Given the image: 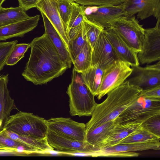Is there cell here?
Listing matches in <instances>:
<instances>
[{
  "instance_id": "cell-1",
  "label": "cell",
  "mask_w": 160,
  "mask_h": 160,
  "mask_svg": "<svg viewBox=\"0 0 160 160\" xmlns=\"http://www.w3.org/2000/svg\"><path fill=\"white\" fill-rule=\"evenodd\" d=\"M31 52L22 75L36 85L45 84L62 75L68 68L45 33L30 43Z\"/></svg>"
},
{
  "instance_id": "cell-2",
  "label": "cell",
  "mask_w": 160,
  "mask_h": 160,
  "mask_svg": "<svg viewBox=\"0 0 160 160\" xmlns=\"http://www.w3.org/2000/svg\"><path fill=\"white\" fill-rule=\"evenodd\" d=\"M142 91L126 80L109 92L104 101L97 103L91 118L85 124L86 131L116 119L137 99Z\"/></svg>"
},
{
  "instance_id": "cell-3",
  "label": "cell",
  "mask_w": 160,
  "mask_h": 160,
  "mask_svg": "<svg viewBox=\"0 0 160 160\" xmlns=\"http://www.w3.org/2000/svg\"><path fill=\"white\" fill-rule=\"evenodd\" d=\"M66 92L69 98V112L71 116H91L97 103L95 100V96L85 83L81 74L74 68L71 82Z\"/></svg>"
},
{
  "instance_id": "cell-4",
  "label": "cell",
  "mask_w": 160,
  "mask_h": 160,
  "mask_svg": "<svg viewBox=\"0 0 160 160\" xmlns=\"http://www.w3.org/2000/svg\"><path fill=\"white\" fill-rule=\"evenodd\" d=\"M5 129L19 135L38 139L46 138L47 120L30 112L19 111L10 115Z\"/></svg>"
},
{
  "instance_id": "cell-5",
  "label": "cell",
  "mask_w": 160,
  "mask_h": 160,
  "mask_svg": "<svg viewBox=\"0 0 160 160\" xmlns=\"http://www.w3.org/2000/svg\"><path fill=\"white\" fill-rule=\"evenodd\" d=\"M109 28L138 53L141 50L145 29L134 15L118 18L111 22Z\"/></svg>"
},
{
  "instance_id": "cell-6",
  "label": "cell",
  "mask_w": 160,
  "mask_h": 160,
  "mask_svg": "<svg viewBox=\"0 0 160 160\" xmlns=\"http://www.w3.org/2000/svg\"><path fill=\"white\" fill-rule=\"evenodd\" d=\"M128 63L118 59L105 68L96 96L100 100L109 92L122 84L132 69Z\"/></svg>"
},
{
  "instance_id": "cell-7",
  "label": "cell",
  "mask_w": 160,
  "mask_h": 160,
  "mask_svg": "<svg viewBox=\"0 0 160 160\" xmlns=\"http://www.w3.org/2000/svg\"><path fill=\"white\" fill-rule=\"evenodd\" d=\"M160 114V101L140 96L119 116L120 123H142L150 118Z\"/></svg>"
},
{
  "instance_id": "cell-8",
  "label": "cell",
  "mask_w": 160,
  "mask_h": 160,
  "mask_svg": "<svg viewBox=\"0 0 160 160\" xmlns=\"http://www.w3.org/2000/svg\"><path fill=\"white\" fill-rule=\"evenodd\" d=\"M139 64H148L160 59V18L155 26L144 29L141 50L137 54Z\"/></svg>"
},
{
  "instance_id": "cell-9",
  "label": "cell",
  "mask_w": 160,
  "mask_h": 160,
  "mask_svg": "<svg viewBox=\"0 0 160 160\" xmlns=\"http://www.w3.org/2000/svg\"><path fill=\"white\" fill-rule=\"evenodd\" d=\"M84 16L88 21L104 29L109 28L112 21L128 15L122 4L117 5L85 6Z\"/></svg>"
},
{
  "instance_id": "cell-10",
  "label": "cell",
  "mask_w": 160,
  "mask_h": 160,
  "mask_svg": "<svg viewBox=\"0 0 160 160\" xmlns=\"http://www.w3.org/2000/svg\"><path fill=\"white\" fill-rule=\"evenodd\" d=\"M46 138L53 149L66 153H81L91 156L94 148L85 141H79L67 138L48 129Z\"/></svg>"
},
{
  "instance_id": "cell-11",
  "label": "cell",
  "mask_w": 160,
  "mask_h": 160,
  "mask_svg": "<svg viewBox=\"0 0 160 160\" xmlns=\"http://www.w3.org/2000/svg\"><path fill=\"white\" fill-rule=\"evenodd\" d=\"M132 77L127 81L129 83L142 90L160 85V62L144 67L131 66Z\"/></svg>"
},
{
  "instance_id": "cell-12",
  "label": "cell",
  "mask_w": 160,
  "mask_h": 160,
  "mask_svg": "<svg viewBox=\"0 0 160 160\" xmlns=\"http://www.w3.org/2000/svg\"><path fill=\"white\" fill-rule=\"evenodd\" d=\"M48 129L74 140L85 141L86 124L70 118H54L47 120Z\"/></svg>"
},
{
  "instance_id": "cell-13",
  "label": "cell",
  "mask_w": 160,
  "mask_h": 160,
  "mask_svg": "<svg viewBox=\"0 0 160 160\" xmlns=\"http://www.w3.org/2000/svg\"><path fill=\"white\" fill-rule=\"evenodd\" d=\"M118 59L111 44L103 31L92 49L91 66L98 65L104 69Z\"/></svg>"
},
{
  "instance_id": "cell-14",
  "label": "cell",
  "mask_w": 160,
  "mask_h": 160,
  "mask_svg": "<svg viewBox=\"0 0 160 160\" xmlns=\"http://www.w3.org/2000/svg\"><path fill=\"white\" fill-rule=\"evenodd\" d=\"M103 32L111 44L118 59L128 63L131 66L139 65L138 52L119 35L110 28H104Z\"/></svg>"
},
{
  "instance_id": "cell-15",
  "label": "cell",
  "mask_w": 160,
  "mask_h": 160,
  "mask_svg": "<svg viewBox=\"0 0 160 160\" xmlns=\"http://www.w3.org/2000/svg\"><path fill=\"white\" fill-rule=\"evenodd\" d=\"M58 2V0H40L36 8L47 18L68 48L69 41L59 13Z\"/></svg>"
},
{
  "instance_id": "cell-16",
  "label": "cell",
  "mask_w": 160,
  "mask_h": 160,
  "mask_svg": "<svg viewBox=\"0 0 160 160\" xmlns=\"http://www.w3.org/2000/svg\"><path fill=\"white\" fill-rule=\"evenodd\" d=\"M8 75L7 74L0 77V132L5 130L11 111L18 109L8 88Z\"/></svg>"
},
{
  "instance_id": "cell-17",
  "label": "cell",
  "mask_w": 160,
  "mask_h": 160,
  "mask_svg": "<svg viewBox=\"0 0 160 160\" xmlns=\"http://www.w3.org/2000/svg\"><path fill=\"white\" fill-rule=\"evenodd\" d=\"M39 15L0 27V41L15 37H21L33 30L37 26Z\"/></svg>"
},
{
  "instance_id": "cell-18",
  "label": "cell",
  "mask_w": 160,
  "mask_h": 160,
  "mask_svg": "<svg viewBox=\"0 0 160 160\" xmlns=\"http://www.w3.org/2000/svg\"><path fill=\"white\" fill-rule=\"evenodd\" d=\"M124 8L128 16L137 14V18L140 20L151 16L157 19L160 18V0H145Z\"/></svg>"
},
{
  "instance_id": "cell-19",
  "label": "cell",
  "mask_w": 160,
  "mask_h": 160,
  "mask_svg": "<svg viewBox=\"0 0 160 160\" xmlns=\"http://www.w3.org/2000/svg\"><path fill=\"white\" fill-rule=\"evenodd\" d=\"M41 13L43 19L45 32L49 37L57 49L63 63L67 68H70L72 62L68 48L48 19L44 14Z\"/></svg>"
},
{
  "instance_id": "cell-20",
  "label": "cell",
  "mask_w": 160,
  "mask_h": 160,
  "mask_svg": "<svg viewBox=\"0 0 160 160\" xmlns=\"http://www.w3.org/2000/svg\"><path fill=\"white\" fill-rule=\"evenodd\" d=\"M120 122V118L118 117L113 120L86 131L85 141L94 148V151L99 149L102 143L108 137L111 130Z\"/></svg>"
},
{
  "instance_id": "cell-21",
  "label": "cell",
  "mask_w": 160,
  "mask_h": 160,
  "mask_svg": "<svg viewBox=\"0 0 160 160\" xmlns=\"http://www.w3.org/2000/svg\"><path fill=\"white\" fill-rule=\"evenodd\" d=\"M142 124L118 123L111 130L108 137L102 143L99 149L118 145L121 141L134 131Z\"/></svg>"
},
{
  "instance_id": "cell-22",
  "label": "cell",
  "mask_w": 160,
  "mask_h": 160,
  "mask_svg": "<svg viewBox=\"0 0 160 160\" xmlns=\"http://www.w3.org/2000/svg\"><path fill=\"white\" fill-rule=\"evenodd\" d=\"M3 131L12 139L29 148L36 150L38 153H44L54 150L48 143L46 138H36L19 135L5 129Z\"/></svg>"
},
{
  "instance_id": "cell-23",
  "label": "cell",
  "mask_w": 160,
  "mask_h": 160,
  "mask_svg": "<svg viewBox=\"0 0 160 160\" xmlns=\"http://www.w3.org/2000/svg\"><path fill=\"white\" fill-rule=\"evenodd\" d=\"M1 152L15 153L20 155L38 153L36 150L12 139L3 131L0 132V152Z\"/></svg>"
},
{
  "instance_id": "cell-24",
  "label": "cell",
  "mask_w": 160,
  "mask_h": 160,
  "mask_svg": "<svg viewBox=\"0 0 160 160\" xmlns=\"http://www.w3.org/2000/svg\"><path fill=\"white\" fill-rule=\"evenodd\" d=\"M20 6L4 8L0 7V27L24 20L29 18Z\"/></svg>"
},
{
  "instance_id": "cell-25",
  "label": "cell",
  "mask_w": 160,
  "mask_h": 160,
  "mask_svg": "<svg viewBox=\"0 0 160 160\" xmlns=\"http://www.w3.org/2000/svg\"><path fill=\"white\" fill-rule=\"evenodd\" d=\"M160 140L133 143L119 144L104 149L118 152H135L148 150H160Z\"/></svg>"
},
{
  "instance_id": "cell-26",
  "label": "cell",
  "mask_w": 160,
  "mask_h": 160,
  "mask_svg": "<svg viewBox=\"0 0 160 160\" xmlns=\"http://www.w3.org/2000/svg\"><path fill=\"white\" fill-rule=\"evenodd\" d=\"M103 69L98 65L91 66L85 72L81 73L85 83L91 92L96 96L100 85Z\"/></svg>"
},
{
  "instance_id": "cell-27",
  "label": "cell",
  "mask_w": 160,
  "mask_h": 160,
  "mask_svg": "<svg viewBox=\"0 0 160 160\" xmlns=\"http://www.w3.org/2000/svg\"><path fill=\"white\" fill-rule=\"evenodd\" d=\"M92 48L88 42L76 57L72 63L74 69L77 72L82 73L91 67Z\"/></svg>"
},
{
  "instance_id": "cell-28",
  "label": "cell",
  "mask_w": 160,
  "mask_h": 160,
  "mask_svg": "<svg viewBox=\"0 0 160 160\" xmlns=\"http://www.w3.org/2000/svg\"><path fill=\"white\" fill-rule=\"evenodd\" d=\"M160 140V137L151 133L141 126L123 139L119 144L147 142Z\"/></svg>"
},
{
  "instance_id": "cell-29",
  "label": "cell",
  "mask_w": 160,
  "mask_h": 160,
  "mask_svg": "<svg viewBox=\"0 0 160 160\" xmlns=\"http://www.w3.org/2000/svg\"><path fill=\"white\" fill-rule=\"evenodd\" d=\"M88 42L82 22L81 30L76 36L69 43L68 49L72 63Z\"/></svg>"
},
{
  "instance_id": "cell-30",
  "label": "cell",
  "mask_w": 160,
  "mask_h": 160,
  "mask_svg": "<svg viewBox=\"0 0 160 160\" xmlns=\"http://www.w3.org/2000/svg\"><path fill=\"white\" fill-rule=\"evenodd\" d=\"M85 6L75 2H72V9L66 30L76 27L83 21L84 18Z\"/></svg>"
},
{
  "instance_id": "cell-31",
  "label": "cell",
  "mask_w": 160,
  "mask_h": 160,
  "mask_svg": "<svg viewBox=\"0 0 160 160\" xmlns=\"http://www.w3.org/2000/svg\"><path fill=\"white\" fill-rule=\"evenodd\" d=\"M83 24L88 42L92 49L104 28L87 20L84 16Z\"/></svg>"
},
{
  "instance_id": "cell-32",
  "label": "cell",
  "mask_w": 160,
  "mask_h": 160,
  "mask_svg": "<svg viewBox=\"0 0 160 160\" xmlns=\"http://www.w3.org/2000/svg\"><path fill=\"white\" fill-rule=\"evenodd\" d=\"M30 47V43H17L15 45L7 58L6 64L12 66L16 64L24 56Z\"/></svg>"
},
{
  "instance_id": "cell-33",
  "label": "cell",
  "mask_w": 160,
  "mask_h": 160,
  "mask_svg": "<svg viewBox=\"0 0 160 160\" xmlns=\"http://www.w3.org/2000/svg\"><path fill=\"white\" fill-rule=\"evenodd\" d=\"M140 154L135 152H112L106 150L104 149H100L94 151L91 156L133 157H138Z\"/></svg>"
},
{
  "instance_id": "cell-34",
  "label": "cell",
  "mask_w": 160,
  "mask_h": 160,
  "mask_svg": "<svg viewBox=\"0 0 160 160\" xmlns=\"http://www.w3.org/2000/svg\"><path fill=\"white\" fill-rule=\"evenodd\" d=\"M72 2L68 0H58V10L64 24L65 31L71 13Z\"/></svg>"
},
{
  "instance_id": "cell-35",
  "label": "cell",
  "mask_w": 160,
  "mask_h": 160,
  "mask_svg": "<svg viewBox=\"0 0 160 160\" xmlns=\"http://www.w3.org/2000/svg\"><path fill=\"white\" fill-rule=\"evenodd\" d=\"M141 126L160 137V114L150 118L142 123Z\"/></svg>"
},
{
  "instance_id": "cell-36",
  "label": "cell",
  "mask_w": 160,
  "mask_h": 160,
  "mask_svg": "<svg viewBox=\"0 0 160 160\" xmlns=\"http://www.w3.org/2000/svg\"><path fill=\"white\" fill-rule=\"evenodd\" d=\"M17 40L8 42H0V71L6 64L8 57L15 44Z\"/></svg>"
},
{
  "instance_id": "cell-37",
  "label": "cell",
  "mask_w": 160,
  "mask_h": 160,
  "mask_svg": "<svg viewBox=\"0 0 160 160\" xmlns=\"http://www.w3.org/2000/svg\"><path fill=\"white\" fill-rule=\"evenodd\" d=\"M126 0H73V2L85 6L117 5L123 3Z\"/></svg>"
},
{
  "instance_id": "cell-38",
  "label": "cell",
  "mask_w": 160,
  "mask_h": 160,
  "mask_svg": "<svg viewBox=\"0 0 160 160\" xmlns=\"http://www.w3.org/2000/svg\"><path fill=\"white\" fill-rule=\"evenodd\" d=\"M140 96L152 100L160 101V85L142 90Z\"/></svg>"
},
{
  "instance_id": "cell-39",
  "label": "cell",
  "mask_w": 160,
  "mask_h": 160,
  "mask_svg": "<svg viewBox=\"0 0 160 160\" xmlns=\"http://www.w3.org/2000/svg\"><path fill=\"white\" fill-rule=\"evenodd\" d=\"M19 6L26 11L29 9L36 8L37 4L40 0H18Z\"/></svg>"
},
{
  "instance_id": "cell-40",
  "label": "cell",
  "mask_w": 160,
  "mask_h": 160,
  "mask_svg": "<svg viewBox=\"0 0 160 160\" xmlns=\"http://www.w3.org/2000/svg\"><path fill=\"white\" fill-rule=\"evenodd\" d=\"M143 0H126L122 3V5L124 7H125L132 5L138 4Z\"/></svg>"
},
{
  "instance_id": "cell-41",
  "label": "cell",
  "mask_w": 160,
  "mask_h": 160,
  "mask_svg": "<svg viewBox=\"0 0 160 160\" xmlns=\"http://www.w3.org/2000/svg\"><path fill=\"white\" fill-rule=\"evenodd\" d=\"M5 0H0V7H1L2 4Z\"/></svg>"
},
{
  "instance_id": "cell-42",
  "label": "cell",
  "mask_w": 160,
  "mask_h": 160,
  "mask_svg": "<svg viewBox=\"0 0 160 160\" xmlns=\"http://www.w3.org/2000/svg\"><path fill=\"white\" fill-rule=\"evenodd\" d=\"M68 1H69L71 2H73V0H68Z\"/></svg>"
},
{
  "instance_id": "cell-43",
  "label": "cell",
  "mask_w": 160,
  "mask_h": 160,
  "mask_svg": "<svg viewBox=\"0 0 160 160\" xmlns=\"http://www.w3.org/2000/svg\"><path fill=\"white\" fill-rule=\"evenodd\" d=\"M1 76H0V77Z\"/></svg>"
}]
</instances>
